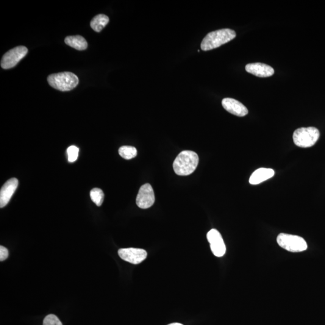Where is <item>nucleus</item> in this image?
Listing matches in <instances>:
<instances>
[{
    "label": "nucleus",
    "mask_w": 325,
    "mask_h": 325,
    "mask_svg": "<svg viewBox=\"0 0 325 325\" xmlns=\"http://www.w3.org/2000/svg\"><path fill=\"white\" fill-rule=\"evenodd\" d=\"M207 240L210 248L216 257H223L226 252V246L221 233L216 229H212L207 233Z\"/></svg>",
    "instance_id": "7"
},
{
    "label": "nucleus",
    "mask_w": 325,
    "mask_h": 325,
    "mask_svg": "<svg viewBox=\"0 0 325 325\" xmlns=\"http://www.w3.org/2000/svg\"><path fill=\"white\" fill-rule=\"evenodd\" d=\"M119 154L124 159L130 160L136 157L138 154V151L135 147L123 146L119 149Z\"/></svg>",
    "instance_id": "16"
},
{
    "label": "nucleus",
    "mask_w": 325,
    "mask_h": 325,
    "mask_svg": "<svg viewBox=\"0 0 325 325\" xmlns=\"http://www.w3.org/2000/svg\"><path fill=\"white\" fill-rule=\"evenodd\" d=\"M275 175V171L272 169L260 168L253 172L250 177L249 183L252 185L260 184L265 181L271 179Z\"/></svg>",
    "instance_id": "13"
},
{
    "label": "nucleus",
    "mask_w": 325,
    "mask_h": 325,
    "mask_svg": "<svg viewBox=\"0 0 325 325\" xmlns=\"http://www.w3.org/2000/svg\"><path fill=\"white\" fill-rule=\"evenodd\" d=\"M79 149L76 146H69L67 149L68 161L72 163L76 162L79 157Z\"/></svg>",
    "instance_id": "18"
},
{
    "label": "nucleus",
    "mask_w": 325,
    "mask_h": 325,
    "mask_svg": "<svg viewBox=\"0 0 325 325\" xmlns=\"http://www.w3.org/2000/svg\"><path fill=\"white\" fill-rule=\"evenodd\" d=\"M18 186V180L13 178L8 180L2 186L0 190V207H4L9 203Z\"/></svg>",
    "instance_id": "10"
},
{
    "label": "nucleus",
    "mask_w": 325,
    "mask_h": 325,
    "mask_svg": "<svg viewBox=\"0 0 325 325\" xmlns=\"http://www.w3.org/2000/svg\"><path fill=\"white\" fill-rule=\"evenodd\" d=\"M48 82L55 90L64 92L73 90L79 84V80L72 72H63L49 75Z\"/></svg>",
    "instance_id": "3"
},
{
    "label": "nucleus",
    "mask_w": 325,
    "mask_h": 325,
    "mask_svg": "<svg viewBox=\"0 0 325 325\" xmlns=\"http://www.w3.org/2000/svg\"><path fill=\"white\" fill-rule=\"evenodd\" d=\"M320 137V132L315 127H302L294 131L293 139L294 144L301 148H310L315 145Z\"/></svg>",
    "instance_id": "4"
},
{
    "label": "nucleus",
    "mask_w": 325,
    "mask_h": 325,
    "mask_svg": "<svg viewBox=\"0 0 325 325\" xmlns=\"http://www.w3.org/2000/svg\"><path fill=\"white\" fill-rule=\"evenodd\" d=\"M43 325H62V324L56 316L49 315L44 319Z\"/></svg>",
    "instance_id": "19"
},
{
    "label": "nucleus",
    "mask_w": 325,
    "mask_h": 325,
    "mask_svg": "<svg viewBox=\"0 0 325 325\" xmlns=\"http://www.w3.org/2000/svg\"><path fill=\"white\" fill-rule=\"evenodd\" d=\"M245 69L249 73L258 77H269L275 73L273 68L262 63H249L246 65Z\"/></svg>",
    "instance_id": "12"
},
{
    "label": "nucleus",
    "mask_w": 325,
    "mask_h": 325,
    "mask_svg": "<svg viewBox=\"0 0 325 325\" xmlns=\"http://www.w3.org/2000/svg\"><path fill=\"white\" fill-rule=\"evenodd\" d=\"M277 240L279 246L289 252H301L308 248L306 241L298 235L280 233L278 235Z\"/></svg>",
    "instance_id": "5"
},
{
    "label": "nucleus",
    "mask_w": 325,
    "mask_h": 325,
    "mask_svg": "<svg viewBox=\"0 0 325 325\" xmlns=\"http://www.w3.org/2000/svg\"><path fill=\"white\" fill-rule=\"evenodd\" d=\"M118 254L122 260L133 265L141 263L147 257V252L145 250L138 248L120 249L118 251Z\"/></svg>",
    "instance_id": "9"
},
{
    "label": "nucleus",
    "mask_w": 325,
    "mask_h": 325,
    "mask_svg": "<svg viewBox=\"0 0 325 325\" xmlns=\"http://www.w3.org/2000/svg\"><path fill=\"white\" fill-rule=\"evenodd\" d=\"M27 52L28 49L24 46H19L9 50L2 57L1 68L4 69L13 68L26 56Z\"/></svg>",
    "instance_id": "6"
},
{
    "label": "nucleus",
    "mask_w": 325,
    "mask_h": 325,
    "mask_svg": "<svg viewBox=\"0 0 325 325\" xmlns=\"http://www.w3.org/2000/svg\"><path fill=\"white\" fill-rule=\"evenodd\" d=\"M168 325H183L179 323H173V324H169Z\"/></svg>",
    "instance_id": "21"
},
{
    "label": "nucleus",
    "mask_w": 325,
    "mask_h": 325,
    "mask_svg": "<svg viewBox=\"0 0 325 325\" xmlns=\"http://www.w3.org/2000/svg\"><path fill=\"white\" fill-rule=\"evenodd\" d=\"M65 42L68 46L79 51H83L88 48L87 42L82 36H68L65 38Z\"/></svg>",
    "instance_id": "14"
},
{
    "label": "nucleus",
    "mask_w": 325,
    "mask_h": 325,
    "mask_svg": "<svg viewBox=\"0 0 325 325\" xmlns=\"http://www.w3.org/2000/svg\"><path fill=\"white\" fill-rule=\"evenodd\" d=\"M155 202V195L152 186L147 183L141 186L136 198V204L142 209L151 207Z\"/></svg>",
    "instance_id": "8"
},
{
    "label": "nucleus",
    "mask_w": 325,
    "mask_h": 325,
    "mask_svg": "<svg viewBox=\"0 0 325 325\" xmlns=\"http://www.w3.org/2000/svg\"><path fill=\"white\" fill-rule=\"evenodd\" d=\"M235 37V32L230 29H221L210 32L202 40L201 49L206 51L218 48L234 40Z\"/></svg>",
    "instance_id": "2"
},
{
    "label": "nucleus",
    "mask_w": 325,
    "mask_h": 325,
    "mask_svg": "<svg viewBox=\"0 0 325 325\" xmlns=\"http://www.w3.org/2000/svg\"><path fill=\"white\" fill-rule=\"evenodd\" d=\"M109 22L108 16L103 14H99L93 19L91 22V27L94 31L100 32L104 28L107 26Z\"/></svg>",
    "instance_id": "15"
},
{
    "label": "nucleus",
    "mask_w": 325,
    "mask_h": 325,
    "mask_svg": "<svg viewBox=\"0 0 325 325\" xmlns=\"http://www.w3.org/2000/svg\"><path fill=\"white\" fill-rule=\"evenodd\" d=\"M222 106L232 115L243 117L248 115V110L240 102L235 99L226 98L222 101Z\"/></svg>",
    "instance_id": "11"
},
{
    "label": "nucleus",
    "mask_w": 325,
    "mask_h": 325,
    "mask_svg": "<svg viewBox=\"0 0 325 325\" xmlns=\"http://www.w3.org/2000/svg\"><path fill=\"white\" fill-rule=\"evenodd\" d=\"M91 198L97 206L99 207L102 204L104 199L103 191L99 188H94L91 191Z\"/></svg>",
    "instance_id": "17"
},
{
    "label": "nucleus",
    "mask_w": 325,
    "mask_h": 325,
    "mask_svg": "<svg viewBox=\"0 0 325 325\" xmlns=\"http://www.w3.org/2000/svg\"><path fill=\"white\" fill-rule=\"evenodd\" d=\"M198 154L191 151H184L176 157L173 163L176 174L180 176H187L196 170L198 165Z\"/></svg>",
    "instance_id": "1"
},
{
    "label": "nucleus",
    "mask_w": 325,
    "mask_h": 325,
    "mask_svg": "<svg viewBox=\"0 0 325 325\" xmlns=\"http://www.w3.org/2000/svg\"><path fill=\"white\" fill-rule=\"evenodd\" d=\"M8 257H9V252L7 249L4 246H0V261L2 262L6 260Z\"/></svg>",
    "instance_id": "20"
}]
</instances>
